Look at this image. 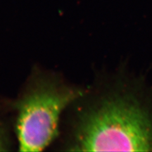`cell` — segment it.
I'll return each instance as SVG.
<instances>
[{
    "mask_svg": "<svg viewBox=\"0 0 152 152\" xmlns=\"http://www.w3.org/2000/svg\"><path fill=\"white\" fill-rule=\"evenodd\" d=\"M7 147V142L5 140V137L2 132L1 128H0V151L6 150V148Z\"/></svg>",
    "mask_w": 152,
    "mask_h": 152,
    "instance_id": "cell-3",
    "label": "cell"
},
{
    "mask_svg": "<svg viewBox=\"0 0 152 152\" xmlns=\"http://www.w3.org/2000/svg\"><path fill=\"white\" fill-rule=\"evenodd\" d=\"M80 112L70 150L152 151V112L134 94L114 93Z\"/></svg>",
    "mask_w": 152,
    "mask_h": 152,
    "instance_id": "cell-1",
    "label": "cell"
},
{
    "mask_svg": "<svg viewBox=\"0 0 152 152\" xmlns=\"http://www.w3.org/2000/svg\"><path fill=\"white\" fill-rule=\"evenodd\" d=\"M83 93L55 79L35 80L14 104L20 151H40L48 146L58 133L61 113Z\"/></svg>",
    "mask_w": 152,
    "mask_h": 152,
    "instance_id": "cell-2",
    "label": "cell"
}]
</instances>
